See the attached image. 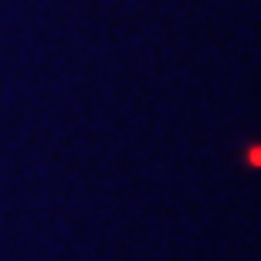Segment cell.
Returning <instances> with one entry per match:
<instances>
[{"mask_svg": "<svg viewBox=\"0 0 261 261\" xmlns=\"http://www.w3.org/2000/svg\"><path fill=\"white\" fill-rule=\"evenodd\" d=\"M251 163H254V166H261V149H251Z\"/></svg>", "mask_w": 261, "mask_h": 261, "instance_id": "obj_1", "label": "cell"}]
</instances>
